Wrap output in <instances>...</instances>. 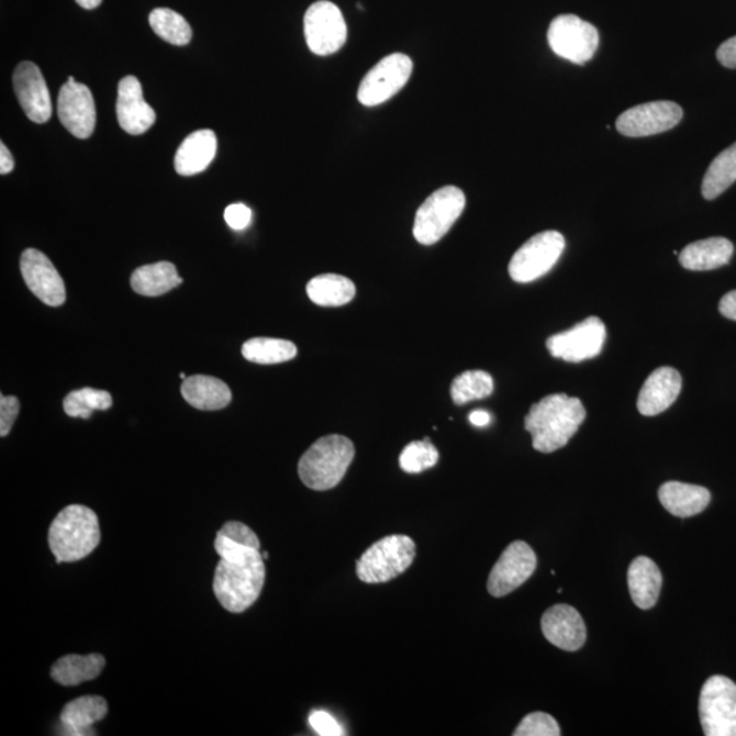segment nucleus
<instances>
[{
    "mask_svg": "<svg viewBox=\"0 0 736 736\" xmlns=\"http://www.w3.org/2000/svg\"><path fill=\"white\" fill-rule=\"evenodd\" d=\"M214 550L220 562L214 571L213 592L226 611L241 614L263 592L266 568L256 532L239 521H228L219 531Z\"/></svg>",
    "mask_w": 736,
    "mask_h": 736,
    "instance_id": "nucleus-1",
    "label": "nucleus"
},
{
    "mask_svg": "<svg viewBox=\"0 0 736 736\" xmlns=\"http://www.w3.org/2000/svg\"><path fill=\"white\" fill-rule=\"evenodd\" d=\"M586 417V408L579 399L551 394L531 406L525 430L531 434L535 450L553 453L568 445Z\"/></svg>",
    "mask_w": 736,
    "mask_h": 736,
    "instance_id": "nucleus-2",
    "label": "nucleus"
},
{
    "mask_svg": "<svg viewBox=\"0 0 736 736\" xmlns=\"http://www.w3.org/2000/svg\"><path fill=\"white\" fill-rule=\"evenodd\" d=\"M98 514L82 505H70L56 515L48 529V545L56 564L77 562L100 545Z\"/></svg>",
    "mask_w": 736,
    "mask_h": 736,
    "instance_id": "nucleus-3",
    "label": "nucleus"
},
{
    "mask_svg": "<svg viewBox=\"0 0 736 736\" xmlns=\"http://www.w3.org/2000/svg\"><path fill=\"white\" fill-rule=\"evenodd\" d=\"M354 457L353 441L343 435H326L311 445L300 458L299 478L311 490H332L343 480Z\"/></svg>",
    "mask_w": 736,
    "mask_h": 736,
    "instance_id": "nucleus-4",
    "label": "nucleus"
},
{
    "mask_svg": "<svg viewBox=\"0 0 736 736\" xmlns=\"http://www.w3.org/2000/svg\"><path fill=\"white\" fill-rule=\"evenodd\" d=\"M415 557V542L410 536L390 535L367 548L356 562V575L367 584H382L403 575Z\"/></svg>",
    "mask_w": 736,
    "mask_h": 736,
    "instance_id": "nucleus-5",
    "label": "nucleus"
},
{
    "mask_svg": "<svg viewBox=\"0 0 736 736\" xmlns=\"http://www.w3.org/2000/svg\"><path fill=\"white\" fill-rule=\"evenodd\" d=\"M466 194L455 186H445L433 192L417 209L413 236L424 246L439 242L466 209Z\"/></svg>",
    "mask_w": 736,
    "mask_h": 736,
    "instance_id": "nucleus-6",
    "label": "nucleus"
},
{
    "mask_svg": "<svg viewBox=\"0 0 736 736\" xmlns=\"http://www.w3.org/2000/svg\"><path fill=\"white\" fill-rule=\"evenodd\" d=\"M701 726L706 736H736V684L723 676L705 682L700 694Z\"/></svg>",
    "mask_w": 736,
    "mask_h": 736,
    "instance_id": "nucleus-7",
    "label": "nucleus"
},
{
    "mask_svg": "<svg viewBox=\"0 0 736 736\" xmlns=\"http://www.w3.org/2000/svg\"><path fill=\"white\" fill-rule=\"evenodd\" d=\"M566 242L557 231L540 232L515 252L509 275L515 282H532L550 271L565 250Z\"/></svg>",
    "mask_w": 736,
    "mask_h": 736,
    "instance_id": "nucleus-8",
    "label": "nucleus"
},
{
    "mask_svg": "<svg viewBox=\"0 0 736 736\" xmlns=\"http://www.w3.org/2000/svg\"><path fill=\"white\" fill-rule=\"evenodd\" d=\"M547 38L555 55L576 65L591 60L600 42L596 27L573 14L554 19Z\"/></svg>",
    "mask_w": 736,
    "mask_h": 736,
    "instance_id": "nucleus-9",
    "label": "nucleus"
},
{
    "mask_svg": "<svg viewBox=\"0 0 736 736\" xmlns=\"http://www.w3.org/2000/svg\"><path fill=\"white\" fill-rule=\"evenodd\" d=\"M304 36L311 53L315 55L338 53L348 36L342 10L327 0L311 4L304 15Z\"/></svg>",
    "mask_w": 736,
    "mask_h": 736,
    "instance_id": "nucleus-10",
    "label": "nucleus"
},
{
    "mask_svg": "<svg viewBox=\"0 0 736 736\" xmlns=\"http://www.w3.org/2000/svg\"><path fill=\"white\" fill-rule=\"evenodd\" d=\"M413 62L405 54L384 56L361 79L358 100L366 107L384 103L403 89L412 76Z\"/></svg>",
    "mask_w": 736,
    "mask_h": 736,
    "instance_id": "nucleus-11",
    "label": "nucleus"
},
{
    "mask_svg": "<svg viewBox=\"0 0 736 736\" xmlns=\"http://www.w3.org/2000/svg\"><path fill=\"white\" fill-rule=\"evenodd\" d=\"M607 337V331L603 321L598 316H589L570 331L554 334L547 339V349L554 358L580 364L588 359L596 358L602 353Z\"/></svg>",
    "mask_w": 736,
    "mask_h": 736,
    "instance_id": "nucleus-12",
    "label": "nucleus"
},
{
    "mask_svg": "<svg viewBox=\"0 0 736 736\" xmlns=\"http://www.w3.org/2000/svg\"><path fill=\"white\" fill-rule=\"evenodd\" d=\"M682 118L681 107L673 101H653L621 113L616 119V130L625 137H649L678 126Z\"/></svg>",
    "mask_w": 736,
    "mask_h": 736,
    "instance_id": "nucleus-13",
    "label": "nucleus"
},
{
    "mask_svg": "<svg viewBox=\"0 0 736 736\" xmlns=\"http://www.w3.org/2000/svg\"><path fill=\"white\" fill-rule=\"evenodd\" d=\"M536 554L525 542H513L492 568L487 589L494 598H503L524 584L535 573Z\"/></svg>",
    "mask_w": 736,
    "mask_h": 736,
    "instance_id": "nucleus-14",
    "label": "nucleus"
},
{
    "mask_svg": "<svg viewBox=\"0 0 736 736\" xmlns=\"http://www.w3.org/2000/svg\"><path fill=\"white\" fill-rule=\"evenodd\" d=\"M59 121L67 132L79 140H87L96 127V107L93 94L87 85L70 77L62 87L58 98Z\"/></svg>",
    "mask_w": 736,
    "mask_h": 736,
    "instance_id": "nucleus-15",
    "label": "nucleus"
},
{
    "mask_svg": "<svg viewBox=\"0 0 736 736\" xmlns=\"http://www.w3.org/2000/svg\"><path fill=\"white\" fill-rule=\"evenodd\" d=\"M22 277L30 290L51 308L66 302L65 282L49 258L36 248H27L20 260Z\"/></svg>",
    "mask_w": 736,
    "mask_h": 736,
    "instance_id": "nucleus-16",
    "label": "nucleus"
},
{
    "mask_svg": "<svg viewBox=\"0 0 736 736\" xmlns=\"http://www.w3.org/2000/svg\"><path fill=\"white\" fill-rule=\"evenodd\" d=\"M16 99L32 122L43 124L53 116L49 90L42 71L32 62H22L14 71Z\"/></svg>",
    "mask_w": 736,
    "mask_h": 736,
    "instance_id": "nucleus-17",
    "label": "nucleus"
},
{
    "mask_svg": "<svg viewBox=\"0 0 736 736\" xmlns=\"http://www.w3.org/2000/svg\"><path fill=\"white\" fill-rule=\"evenodd\" d=\"M542 632L555 647L568 653H576L587 642L584 620L568 604H557L546 611L542 618Z\"/></svg>",
    "mask_w": 736,
    "mask_h": 736,
    "instance_id": "nucleus-18",
    "label": "nucleus"
},
{
    "mask_svg": "<svg viewBox=\"0 0 736 736\" xmlns=\"http://www.w3.org/2000/svg\"><path fill=\"white\" fill-rule=\"evenodd\" d=\"M118 122L124 132L141 135L156 122V112L146 103L138 78L124 77L118 87Z\"/></svg>",
    "mask_w": 736,
    "mask_h": 736,
    "instance_id": "nucleus-19",
    "label": "nucleus"
},
{
    "mask_svg": "<svg viewBox=\"0 0 736 736\" xmlns=\"http://www.w3.org/2000/svg\"><path fill=\"white\" fill-rule=\"evenodd\" d=\"M682 389V377L676 368L659 367L639 390L637 408L644 416H656L676 403Z\"/></svg>",
    "mask_w": 736,
    "mask_h": 736,
    "instance_id": "nucleus-20",
    "label": "nucleus"
},
{
    "mask_svg": "<svg viewBox=\"0 0 736 736\" xmlns=\"http://www.w3.org/2000/svg\"><path fill=\"white\" fill-rule=\"evenodd\" d=\"M218 152V137L212 130H198L180 144L175 169L182 177H192L211 166Z\"/></svg>",
    "mask_w": 736,
    "mask_h": 736,
    "instance_id": "nucleus-21",
    "label": "nucleus"
},
{
    "mask_svg": "<svg viewBox=\"0 0 736 736\" xmlns=\"http://www.w3.org/2000/svg\"><path fill=\"white\" fill-rule=\"evenodd\" d=\"M109 713V704L100 695H85L66 704L60 713L62 734L96 735L93 726Z\"/></svg>",
    "mask_w": 736,
    "mask_h": 736,
    "instance_id": "nucleus-22",
    "label": "nucleus"
},
{
    "mask_svg": "<svg viewBox=\"0 0 736 736\" xmlns=\"http://www.w3.org/2000/svg\"><path fill=\"white\" fill-rule=\"evenodd\" d=\"M662 508L676 517H693L705 511L711 502V492L705 487L667 481L659 489Z\"/></svg>",
    "mask_w": 736,
    "mask_h": 736,
    "instance_id": "nucleus-23",
    "label": "nucleus"
},
{
    "mask_svg": "<svg viewBox=\"0 0 736 736\" xmlns=\"http://www.w3.org/2000/svg\"><path fill=\"white\" fill-rule=\"evenodd\" d=\"M627 584L632 600L638 609L655 607L662 586V576L658 565L648 557L634 559L627 571Z\"/></svg>",
    "mask_w": 736,
    "mask_h": 736,
    "instance_id": "nucleus-24",
    "label": "nucleus"
},
{
    "mask_svg": "<svg viewBox=\"0 0 736 736\" xmlns=\"http://www.w3.org/2000/svg\"><path fill=\"white\" fill-rule=\"evenodd\" d=\"M733 254L734 245L726 237H710L684 247L679 253V264L693 271L715 270L727 265Z\"/></svg>",
    "mask_w": 736,
    "mask_h": 736,
    "instance_id": "nucleus-25",
    "label": "nucleus"
},
{
    "mask_svg": "<svg viewBox=\"0 0 736 736\" xmlns=\"http://www.w3.org/2000/svg\"><path fill=\"white\" fill-rule=\"evenodd\" d=\"M180 390H182L187 403L201 411L223 410L232 400L228 384L214 377L194 376L186 378Z\"/></svg>",
    "mask_w": 736,
    "mask_h": 736,
    "instance_id": "nucleus-26",
    "label": "nucleus"
},
{
    "mask_svg": "<svg viewBox=\"0 0 736 736\" xmlns=\"http://www.w3.org/2000/svg\"><path fill=\"white\" fill-rule=\"evenodd\" d=\"M105 662L104 656L100 654L66 655L51 668V678L62 687H78L98 678L103 672Z\"/></svg>",
    "mask_w": 736,
    "mask_h": 736,
    "instance_id": "nucleus-27",
    "label": "nucleus"
},
{
    "mask_svg": "<svg viewBox=\"0 0 736 736\" xmlns=\"http://www.w3.org/2000/svg\"><path fill=\"white\" fill-rule=\"evenodd\" d=\"M132 288L144 297H161L182 285L183 279L178 275L177 268L171 263H157L141 266L132 275Z\"/></svg>",
    "mask_w": 736,
    "mask_h": 736,
    "instance_id": "nucleus-28",
    "label": "nucleus"
},
{
    "mask_svg": "<svg viewBox=\"0 0 736 736\" xmlns=\"http://www.w3.org/2000/svg\"><path fill=\"white\" fill-rule=\"evenodd\" d=\"M308 294L311 302L322 308H339L355 298L356 287L347 277L322 275L309 281Z\"/></svg>",
    "mask_w": 736,
    "mask_h": 736,
    "instance_id": "nucleus-29",
    "label": "nucleus"
},
{
    "mask_svg": "<svg viewBox=\"0 0 736 736\" xmlns=\"http://www.w3.org/2000/svg\"><path fill=\"white\" fill-rule=\"evenodd\" d=\"M736 182V143L723 150L710 168L702 180V197L707 201L715 200L724 191Z\"/></svg>",
    "mask_w": 736,
    "mask_h": 736,
    "instance_id": "nucleus-30",
    "label": "nucleus"
},
{
    "mask_svg": "<svg viewBox=\"0 0 736 736\" xmlns=\"http://www.w3.org/2000/svg\"><path fill=\"white\" fill-rule=\"evenodd\" d=\"M242 354L253 364L279 365L292 360L298 349L297 345L287 339L257 337L243 344Z\"/></svg>",
    "mask_w": 736,
    "mask_h": 736,
    "instance_id": "nucleus-31",
    "label": "nucleus"
},
{
    "mask_svg": "<svg viewBox=\"0 0 736 736\" xmlns=\"http://www.w3.org/2000/svg\"><path fill=\"white\" fill-rule=\"evenodd\" d=\"M149 24L156 35L172 45L189 44L192 31L189 22L171 9H156L149 15Z\"/></svg>",
    "mask_w": 736,
    "mask_h": 736,
    "instance_id": "nucleus-32",
    "label": "nucleus"
},
{
    "mask_svg": "<svg viewBox=\"0 0 736 736\" xmlns=\"http://www.w3.org/2000/svg\"><path fill=\"white\" fill-rule=\"evenodd\" d=\"M494 390V381L489 372L469 370L455 378L451 383V399L457 405L471 403L473 400L489 398Z\"/></svg>",
    "mask_w": 736,
    "mask_h": 736,
    "instance_id": "nucleus-33",
    "label": "nucleus"
},
{
    "mask_svg": "<svg viewBox=\"0 0 736 736\" xmlns=\"http://www.w3.org/2000/svg\"><path fill=\"white\" fill-rule=\"evenodd\" d=\"M112 403V395L105 390L83 388L67 395L64 410L70 417L89 419L94 411L110 410Z\"/></svg>",
    "mask_w": 736,
    "mask_h": 736,
    "instance_id": "nucleus-34",
    "label": "nucleus"
},
{
    "mask_svg": "<svg viewBox=\"0 0 736 736\" xmlns=\"http://www.w3.org/2000/svg\"><path fill=\"white\" fill-rule=\"evenodd\" d=\"M439 453L428 438L411 442L401 451L399 462L406 473H421L437 466Z\"/></svg>",
    "mask_w": 736,
    "mask_h": 736,
    "instance_id": "nucleus-35",
    "label": "nucleus"
},
{
    "mask_svg": "<svg viewBox=\"0 0 736 736\" xmlns=\"http://www.w3.org/2000/svg\"><path fill=\"white\" fill-rule=\"evenodd\" d=\"M514 736H559L560 728L557 721L545 712H534L525 716L515 728Z\"/></svg>",
    "mask_w": 736,
    "mask_h": 736,
    "instance_id": "nucleus-36",
    "label": "nucleus"
},
{
    "mask_svg": "<svg viewBox=\"0 0 736 736\" xmlns=\"http://www.w3.org/2000/svg\"><path fill=\"white\" fill-rule=\"evenodd\" d=\"M20 401L14 395L0 398V437H8L13 428L15 419L19 417Z\"/></svg>",
    "mask_w": 736,
    "mask_h": 736,
    "instance_id": "nucleus-37",
    "label": "nucleus"
},
{
    "mask_svg": "<svg viewBox=\"0 0 736 736\" xmlns=\"http://www.w3.org/2000/svg\"><path fill=\"white\" fill-rule=\"evenodd\" d=\"M310 726L321 736H342L345 735L344 728L334 718L331 713L325 711H314L310 715Z\"/></svg>",
    "mask_w": 736,
    "mask_h": 736,
    "instance_id": "nucleus-38",
    "label": "nucleus"
},
{
    "mask_svg": "<svg viewBox=\"0 0 736 736\" xmlns=\"http://www.w3.org/2000/svg\"><path fill=\"white\" fill-rule=\"evenodd\" d=\"M224 219L232 230H245L252 221V209L245 203H232L225 209Z\"/></svg>",
    "mask_w": 736,
    "mask_h": 736,
    "instance_id": "nucleus-39",
    "label": "nucleus"
},
{
    "mask_svg": "<svg viewBox=\"0 0 736 736\" xmlns=\"http://www.w3.org/2000/svg\"><path fill=\"white\" fill-rule=\"evenodd\" d=\"M717 59L724 67L736 69V36L726 40L717 48Z\"/></svg>",
    "mask_w": 736,
    "mask_h": 736,
    "instance_id": "nucleus-40",
    "label": "nucleus"
},
{
    "mask_svg": "<svg viewBox=\"0 0 736 736\" xmlns=\"http://www.w3.org/2000/svg\"><path fill=\"white\" fill-rule=\"evenodd\" d=\"M718 310L726 319L736 321V290L724 294L718 303Z\"/></svg>",
    "mask_w": 736,
    "mask_h": 736,
    "instance_id": "nucleus-41",
    "label": "nucleus"
},
{
    "mask_svg": "<svg viewBox=\"0 0 736 736\" xmlns=\"http://www.w3.org/2000/svg\"><path fill=\"white\" fill-rule=\"evenodd\" d=\"M14 169V158L2 143L0 144V174L8 175Z\"/></svg>",
    "mask_w": 736,
    "mask_h": 736,
    "instance_id": "nucleus-42",
    "label": "nucleus"
},
{
    "mask_svg": "<svg viewBox=\"0 0 736 736\" xmlns=\"http://www.w3.org/2000/svg\"><path fill=\"white\" fill-rule=\"evenodd\" d=\"M469 422H471L475 427H486L489 426L491 422V415L487 411H472L469 413Z\"/></svg>",
    "mask_w": 736,
    "mask_h": 736,
    "instance_id": "nucleus-43",
    "label": "nucleus"
},
{
    "mask_svg": "<svg viewBox=\"0 0 736 736\" xmlns=\"http://www.w3.org/2000/svg\"><path fill=\"white\" fill-rule=\"evenodd\" d=\"M76 2L81 5L82 9L93 10L98 9L103 0H76Z\"/></svg>",
    "mask_w": 736,
    "mask_h": 736,
    "instance_id": "nucleus-44",
    "label": "nucleus"
},
{
    "mask_svg": "<svg viewBox=\"0 0 736 736\" xmlns=\"http://www.w3.org/2000/svg\"><path fill=\"white\" fill-rule=\"evenodd\" d=\"M263 557H264V559H268V558H269V554H268V553H264V554H263Z\"/></svg>",
    "mask_w": 736,
    "mask_h": 736,
    "instance_id": "nucleus-45",
    "label": "nucleus"
},
{
    "mask_svg": "<svg viewBox=\"0 0 736 736\" xmlns=\"http://www.w3.org/2000/svg\"><path fill=\"white\" fill-rule=\"evenodd\" d=\"M180 378L186 379V378H187V377H186V373H185V372H180Z\"/></svg>",
    "mask_w": 736,
    "mask_h": 736,
    "instance_id": "nucleus-46",
    "label": "nucleus"
}]
</instances>
